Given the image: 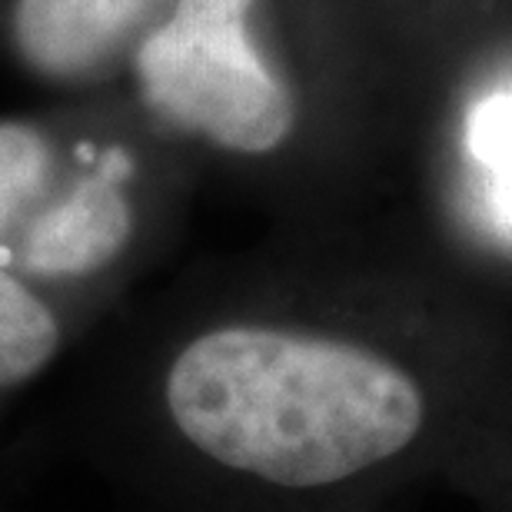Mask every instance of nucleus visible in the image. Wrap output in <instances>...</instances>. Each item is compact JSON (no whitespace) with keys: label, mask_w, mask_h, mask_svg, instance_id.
Here are the masks:
<instances>
[{"label":"nucleus","mask_w":512,"mask_h":512,"mask_svg":"<svg viewBox=\"0 0 512 512\" xmlns=\"http://www.w3.org/2000/svg\"><path fill=\"white\" fill-rule=\"evenodd\" d=\"M34 426L140 512H393L512 479V303L353 217L133 296Z\"/></svg>","instance_id":"1"},{"label":"nucleus","mask_w":512,"mask_h":512,"mask_svg":"<svg viewBox=\"0 0 512 512\" xmlns=\"http://www.w3.org/2000/svg\"><path fill=\"white\" fill-rule=\"evenodd\" d=\"M346 44V0H167L117 90L280 227L346 220L363 160Z\"/></svg>","instance_id":"2"},{"label":"nucleus","mask_w":512,"mask_h":512,"mask_svg":"<svg viewBox=\"0 0 512 512\" xmlns=\"http://www.w3.org/2000/svg\"><path fill=\"white\" fill-rule=\"evenodd\" d=\"M200 183L120 90L0 114V253L100 330L177 247Z\"/></svg>","instance_id":"3"},{"label":"nucleus","mask_w":512,"mask_h":512,"mask_svg":"<svg viewBox=\"0 0 512 512\" xmlns=\"http://www.w3.org/2000/svg\"><path fill=\"white\" fill-rule=\"evenodd\" d=\"M167 0H0V60L57 97L117 90Z\"/></svg>","instance_id":"4"},{"label":"nucleus","mask_w":512,"mask_h":512,"mask_svg":"<svg viewBox=\"0 0 512 512\" xmlns=\"http://www.w3.org/2000/svg\"><path fill=\"white\" fill-rule=\"evenodd\" d=\"M94 333L97 326L40 293L0 253V419Z\"/></svg>","instance_id":"5"},{"label":"nucleus","mask_w":512,"mask_h":512,"mask_svg":"<svg viewBox=\"0 0 512 512\" xmlns=\"http://www.w3.org/2000/svg\"><path fill=\"white\" fill-rule=\"evenodd\" d=\"M479 512H512V479L503 486H496L493 493H486L483 499L473 503Z\"/></svg>","instance_id":"6"},{"label":"nucleus","mask_w":512,"mask_h":512,"mask_svg":"<svg viewBox=\"0 0 512 512\" xmlns=\"http://www.w3.org/2000/svg\"><path fill=\"white\" fill-rule=\"evenodd\" d=\"M0 512H10V509H7V506H0Z\"/></svg>","instance_id":"7"}]
</instances>
